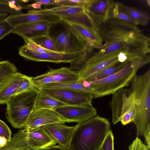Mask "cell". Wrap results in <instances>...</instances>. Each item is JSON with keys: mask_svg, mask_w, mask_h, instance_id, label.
Instances as JSON below:
<instances>
[{"mask_svg": "<svg viewBox=\"0 0 150 150\" xmlns=\"http://www.w3.org/2000/svg\"><path fill=\"white\" fill-rule=\"evenodd\" d=\"M149 40L142 32L132 31L123 32L103 42L98 51L90 56L86 63L96 62L118 52L125 53L128 59L148 54L150 52Z\"/></svg>", "mask_w": 150, "mask_h": 150, "instance_id": "obj_1", "label": "cell"}, {"mask_svg": "<svg viewBox=\"0 0 150 150\" xmlns=\"http://www.w3.org/2000/svg\"><path fill=\"white\" fill-rule=\"evenodd\" d=\"M148 54L128 59L119 71L103 79L93 81L83 80L86 87L92 88L93 98L112 94L118 90L129 86L138 70L149 63Z\"/></svg>", "mask_w": 150, "mask_h": 150, "instance_id": "obj_2", "label": "cell"}, {"mask_svg": "<svg viewBox=\"0 0 150 150\" xmlns=\"http://www.w3.org/2000/svg\"><path fill=\"white\" fill-rule=\"evenodd\" d=\"M134 94L136 113L133 122L137 137L143 136L146 145L150 148V70L143 74H136L131 82Z\"/></svg>", "mask_w": 150, "mask_h": 150, "instance_id": "obj_3", "label": "cell"}, {"mask_svg": "<svg viewBox=\"0 0 150 150\" xmlns=\"http://www.w3.org/2000/svg\"><path fill=\"white\" fill-rule=\"evenodd\" d=\"M72 137L69 150H98L110 130L109 120L99 115L80 124Z\"/></svg>", "mask_w": 150, "mask_h": 150, "instance_id": "obj_4", "label": "cell"}, {"mask_svg": "<svg viewBox=\"0 0 150 150\" xmlns=\"http://www.w3.org/2000/svg\"><path fill=\"white\" fill-rule=\"evenodd\" d=\"M39 90L34 87L16 93L6 103V116L12 126L24 128L30 115L35 108Z\"/></svg>", "mask_w": 150, "mask_h": 150, "instance_id": "obj_5", "label": "cell"}, {"mask_svg": "<svg viewBox=\"0 0 150 150\" xmlns=\"http://www.w3.org/2000/svg\"><path fill=\"white\" fill-rule=\"evenodd\" d=\"M48 35L53 41L58 52L71 53L88 49L77 32L68 22L61 20L51 24Z\"/></svg>", "mask_w": 150, "mask_h": 150, "instance_id": "obj_6", "label": "cell"}, {"mask_svg": "<svg viewBox=\"0 0 150 150\" xmlns=\"http://www.w3.org/2000/svg\"><path fill=\"white\" fill-rule=\"evenodd\" d=\"M109 104L113 124L120 122L125 125L133 122L136 110L134 94L130 88H122L112 94Z\"/></svg>", "mask_w": 150, "mask_h": 150, "instance_id": "obj_7", "label": "cell"}, {"mask_svg": "<svg viewBox=\"0 0 150 150\" xmlns=\"http://www.w3.org/2000/svg\"><path fill=\"white\" fill-rule=\"evenodd\" d=\"M28 12L52 13L59 16L62 20L79 24L89 29L96 31L92 20L83 6H59L50 8L30 10Z\"/></svg>", "mask_w": 150, "mask_h": 150, "instance_id": "obj_8", "label": "cell"}, {"mask_svg": "<svg viewBox=\"0 0 150 150\" xmlns=\"http://www.w3.org/2000/svg\"><path fill=\"white\" fill-rule=\"evenodd\" d=\"M86 49L80 52L66 53L51 51L38 52L28 49L25 44L20 47L18 54L21 56L29 60L36 62H47L60 63L74 62L88 54Z\"/></svg>", "mask_w": 150, "mask_h": 150, "instance_id": "obj_9", "label": "cell"}, {"mask_svg": "<svg viewBox=\"0 0 150 150\" xmlns=\"http://www.w3.org/2000/svg\"><path fill=\"white\" fill-rule=\"evenodd\" d=\"M45 93L67 105H91L93 98L91 93L62 88H42Z\"/></svg>", "mask_w": 150, "mask_h": 150, "instance_id": "obj_10", "label": "cell"}, {"mask_svg": "<svg viewBox=\"0 0 150 150\" xmlns=\"http://www.w3.org/2000/svg\"><path fill=\"white\" fill-rule=\"evenodd\" d=\"M67 122L82 123L97 115L96 109L92 105H66L53 110Z\"/></svg>", "mask_w": 150, "mask_h": 150, "instance_id": "obj_11", "label": "cell"}, {"mask_svg": "<svg viewBox=\"0 0 150 150\" xmlns=\"http://www.w3.org/2000/svg\"><path fill=\"white\" fill-rule=\"evenodd\" d=\"M127 59L125 53L118 52L96 62L86 64L78 71V79L76 82H81L109 66L119 61L125 62Z\"/></svg>", "mask_w": 150, "mask_h": 150, "instance_id": "obj_12", "label": "cell"}, {"mask_svg": "<svg viewBox=\"0 0 150 150\" xmlns=\"http://www.w3.org/2000/svg\"><path fill=\"white\" fill-rule=\"evenodd\" d=\"M66 122L53 110L35 108L29 117L24 128H34L50 124H64Z\"/></svg>", "mask_w": 150, "mask_h": 150, "instance_id": "obj_13", "label": "cell"}, {"mask_svg": "<svg viewBox=\"0 0 150 150\" xmlns=\"http://www.w3.org/2000/svg\"><path fill=\"white\" fill-rule=\"evenodd\" d=\"M4 19L13 28L29 23L46 21L52 24L61 20L60 17L52 13L28 12L25 13L10 14Z\"/></svg>", "mask_w": 150, "mask_h": 150, "instance_id": "obj_14", "label": "cell"}, {"mask_svg": "<svg viewBox=\"0 0 150 150\" xmlns=\"http://www.w3.org/2000/svg\"><path fill=\"white\" fill-rule=\"evenodd\" d=\"M78 126V124L69 126L63 124L53 123L42 127L57 144L68 149L72 137Z\"/></svg>", "mask_w": 150, "mask_h": 150, "instance_id": "obj_15", "label": "cell"}, {"mask_svg": "<svg viewBox=\"0 0 150 150\" xmlns=\"http://www.w3.org/2000/svg\"><path fill=\"white\" fill-rule=\"evenodd\" d=\"M115 3L109 0H91L84 7L96 27L108 19L109 11Z\"/></svg>", "mask_w": 150, "mask_h": 150, "instance_id": "obj_16", "label": "cell"}, {"mask_svg": "<svg viewBox=\"0 0 150 150\" xmlns=\"http://www.w3.org/2000/svg\"><path fill=\"white\" fill-rule=\"evenodd\" d=\"M51 23L46 21H40L24 24L14 28L12 33L17 34L23 40L33 39L47 35Z\"/></svg>", "mask_w": 150, "mask_h": 150, "instance_id": "obj_17", "label": "cell"}, {"mask_svg": "<svg viewBox=\"0 0 150 150\" xmlns=\"http://www.w3.org/2000/svg\"><path fill=\"white\" fill-rule=\"evenodd\" d=\"M27 129L28 144L32 150L43 149L57 144L42 126Z\"/></svg>", "mask_w": 150, "mask_h": 150, "instance_id": "obj_18", "label": "cell"}, {"mask_svg": "<svg viewBox=\"0 0 150 150\" xmlns=\"http://www.w3.org/2000/svg\"><path fill=\"white\" fill-rule=\"evenodd\" d=\"M24 76V74L17 72L6 78L0 86V104H6L16 94Z\"/></svg>", "mask_w": 150, "mask_h": 150, "instance_id": "obj_19", "label": "cell"}, {"mask_svg": "<svg viewBox=\"0 0 150 150\" xmlns=\"http://www.w3.org/2000/svg\"><path fill=\"white\" fill-rule=\"evenodd\" d=\"M67 22L80 35L89 50L93 51L94 49L99 50L101 48L103 42L97 31L89 29L79 24Z\"/></svg>", "mask_w": 150, "mask_h": 150, "instance_id": "obj_20", "label": "cell"}, {"mask_svg": "<svg viewBox=\"0 0 150 150\" xmlns=\"http://www.w3.org/2000/svg\"><path fill=\"white\" fill-rule=\"evenodd\" d=\"M26 129L20 130L13 135L10 140L0 146V150H32L27 143Z\"/></svg>", "mask_w": 150, "mask_h": 150, "instance_id": "obj_21", "label": "cell"}, {"mask_svg": "<svg viewBox=\"0 0 150 150\" xmlns=\"http://www.w3.org/2000/svg\"><path fill=\"white\" fill-rule=\"evenodd\" d=\"M52 78L53 83L76 82L78 79V71H74L67 67L54 69L49 68L47 72Z\"/></svg>", "mask_w": 150, "mask_h": 150, "instance_id": "obj_22", "label": "cell"}, {"mask_svg": "<svg viewBox=\"0 0 150 150\" xmlns=\"http://www.w3.org/2000/svg\"><path fill=\"white\" fill-rule=\"evenodd\" d=\"M117 2L119 10L134 19L138 25H145L150 20V16L147 12Z\"/></svg>", "mask_w": 150, "mask_h": 150, "instance_id": "obj_23", "label": "cell"}, {"mask_svg": "<svg viewBox=\"0 0 150 150\" xmlns=\"http://www.w3.org/2000/svg\"><path fill=\"white\" fill-rule=\"evenodd\" d=\"M39 90L35 108L53 110L56 108L67 105L45 93L42 90Z\"/></svg>", "mask_w": 150, "mask_h": 150, "instance_id": "obj_24", "label": "cell"}, {"mask_svg": "<svg viewBox=\"0 0 150 150\" xmlns=\"http://www.w3.org/2000/svg\"><path fill=\"white\" fill-rule=\"evenodd\" d=\"M62 88L72 89L89 93L92 94L93 89L90 87L85 86L81 82H73L68 83H52L47 84L38 88Z\"/></svg>", "mask_w": 150, "mask_h": 150, "instance_id": "obj_25", "label": "cell"}, {"mask_svg": "<svg viewBox=\"0 0 150 150\" xmlns=\"http://www.w3.org/2000/svg\"><path fill=\"white\" fill-rule=\"evenodd\" d=\"M125 62H118L93 75L85 80L95 81L106 77L120 70L123 67Z\"/></svg>", "mask_w": 150, "mask_h": 150, "instance_id": "obj_26", "label": "cell"}, {"mask_svg": "<svg viewBox=\"0 0 150 150\" xmlns=\"http://www.w3.org/2000/svg\"><path fill=\"white\" fill-rule=\"evenodd\" d=\"M17 70L16 65L11 62L7 60L0 61V86L6 78Z\"/></svg>", "mask_w": 150, "mask_h": 150, "instance_id": "obj_27", "label": "cell"}, {"mask_svg": "<svg viewBox=\"0 0 150 150\" xmlns=\"http://www.w3.org/2000/svg\"><path fill=\"white\" fill-rule=\"evenodd\" d=\"M114 18L137 25L136 22L125 13L120 11L118 8L117 2H115L114 5L110 10L108 19Z\"/></svg>", "mask_w": 150, "mask_h": 150, "instance_id": "obj_28", "label": "cell"}, {"mask_svg": "<svg viewBox=\"0 0 150 150\" xmlns=\"http://www.w3.org/2000/svg\"><path fill=\"white\" fill-rule=\"evenodd\" d=\"M23 7L21 6L16 5L11 0H0V13L8 14H15L22 13Z\"/></svg>", "mask_w": 150, "mask_h": 150, "instance_id": "obj_29", "label": "cell"}, {"mask_svg": "<svg viewBox=\"0 0 150 150\" xmlns=\"http://www.w3.org/2000/svg\"><path fill=\"white\" fill-rule=\"evenodd\" d=\"M32 39L37 44L45 49L58 52L53 41L48 35L39 36Z\"/></svg>", "mask_w": 150, "mask_h": 150, "instance_id": "obj_30", "label": "cell"}, {"mask_svg": "<svg viewBox=\"0 0 150 150\" xmlns=\"http://www.w3.org/2000/svg\"><path fill=\"white\" fill-rule=\"evenodd\" d=\"M31 81L33 86L36 88L53 83L52 78L47 72L35 77H31Z\"/></svg>", "mask_w": 150, "mask_h": 150, "instance_id": "obj_31", "label": "cell"}, {"mask_svg": "<svg viewBox=\"0 0 150 150\" xmlns=\"http://www.w3.org/2000/svg\"><path fill=\"white\" fill-rule=\"evenodd\" d=\"M114 139L112 132L110 129L101 145V150H114Z\"/></svg>", "mask_w": 150, "mask_h": 150, "instance_id": "obj_32", "label": "cell"}, {"mask_svg": "<svg viewBox=\"0 0 150 150\" xmlns=\"http://www.w3.org/2000/svg\"><path fill=\"white\" fill-rule=\"evenodd\" d=\"M4 19H0V40L8 35L12 33L13 29Z\"/></svg>", "mask_w": 150, "mask_h": 150, "instance_id": "obj_33", "label": "cell"}, {"mask_svg": "<svg viewBox=\"0 0 150 150\" xmlns=\"http://www.w3.org/2000/svg\"><path fill=\"white\" fill-rule=\"evenodd\" d=\"M24 40L27 48L31 50L38 52H45L51 51L40 47L31 39H25Z\"/></svg>", "mask_w": 150, "mask_h": 150, "instance_id": "obj_34", "label": "cell"}, {"mask_svg": "<svg viewBox=\"0 0 150 150\" xmlns=\"http://www.w3.org/2000/svg\"><path fill=\"white\" fill-rule=\"evenodd\" d=\"M0 137L4 138L7 141L10 140L11 138V132L7 125L0 120Z\"/></svg>", "mask_w": 150, "mask_h": 150, "instance_id": "obj_35", "label": "cell"}, {"mask_svg": "<svg viewBox=\"0 0 150 150\" xmlns=\"http://www.w3.org/2000/svg\"><path fill=\"white\" fill-rule=\"evenodd\" d=\"M128 150H150V149L137 137L129 146Z\"/></svg>", "mask_w": 150, "mask_h": 150, "instance_id": "obj_36", "label": "cell"}, {"mask_svg": "<svg viewBox=\"0 0 150 150\" xmlns=\"http://www.w3.org/2000/svg\"><path fill=\"white\" fill-rule=\"evenodd\" d=\"M33 87L31 77L24 75L23 81L16 93L28 90Z\"/></svg>", "mask_w": 150, "mask_h": 150, "instance_id": "obj_37", "label": "cell"}, {"mask_svg": "<svg viewBox=\"0 0 150 150\" xmlns=\"http://www.w3.org/2000/svg\"><path fill=\"white\" fill-rule=\"evenodd\" d=\"M35 150H69L68 149L63 147L59 145L50 146L43 149Z\"/></svg>", "mask_w": 150, "mask_h": 150, "instance_id": "obj_38", "label": "cell"}, {"mask_svg": "<svg viewBox=\"0 0 150 150\" xmlns=\"http://www.w3.org/2000/svg\"><path fill=\"white\" fill-rule=\"evenodd\" d=\"M70 1L73 3L84 6L88 3L91 0H70Z\"/></svg>", "mask_w": 150, "mask_h": 150, "instance_id": "obj_39", "label": "cell"}, {"mask_svg": "<svg viewBox=\"0 0 150 150\" xmlns=\"http://www.w3.org/2000/svg\"><path fill=\"white\" fill-rule=\"evenodd\" d=\"M7 141L4 138L0 137V146L4 145Z\"/></svg>", "mask_w": 150, "mask_h": 150, "instance_id": "obj_40", "label": "cell"}, {"mask_svg": "<svg viewBox=\"0 0 150 150\" xmlns=\"http://www.w3.org/2000/svg\"><path fill=\"white\" fill-rule=\"evenodd\" d=\"M8 14L7 13H0V19L5 18Z\"/></svg>", "mask_w": 150, "mask_h": 150, "instance_id": "obj_41", "label": "cell"}, {"mask_svg": "<svg viewBox=\"0 0 150 150\" xmlns=\"http://www.w3.org/2000/svg\"><path fill=\"white\" fill-rule=\"evenodd\" d=\"M98 150H101V149H100V148L99 149H98Z\"/></svg>", "mask_w": 150, "mask_h": 150, "instance_id": "obj_42", "label": "cell"}]
</instances>
